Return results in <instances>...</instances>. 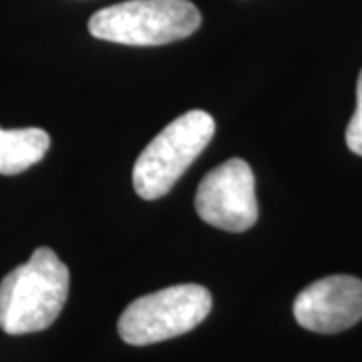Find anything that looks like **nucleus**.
<instances>
[{
  "label": "nucleus",
  "mask_w": 362,
  "mask_h": 362,
  "mask_svg": "<svg viewBox=\"0 0 362 362\" xmlns=\"http://www.w3.org/2000/svg\"><path fill=\"white\" fill-rule=\"evenodd\" d=\"M202 14L189 0H129L95 13L89 30L95 39L127 47H159L192 37Z\"/></svg>",
  "instance_id": "2"
},
{
  "label": "nucleus",
  "mask_w": 362,
  "mask_h": 362,
  "mask_svg": "<svg viewBox=\"0 0 362 362\" xmlns=\"http://www.w3.org/2000/svg\"><path fill=\"white\" fill-rule=\"evenodd\" d=\"M216 121L206 111H187L149 143L133 168V187L143 199H159L207 147Z\"/></svg>",
  "instance_id": "3"
},
{
  "label": "nucleus",
  "mask_w": 362,
  "mask_h": 362,
  "mask_svg": "<svg viewBox=\"0 0 362 362\" xmlns=\"http://www.w3.org/2000/svg\"><path fill=\"white\" fill-rule=\"evenodd\" d=\"M346 145L352 153L362 157V71L356 85V109L346 127Z\"/></svg>",
  "instance_id": "8"
},
{
  "label": "nucleus",
  "mask_w": 362,
  "mask_h": 362,
  "mask_svg": "<svg viewBox=\"0 0 362 362\" xmlns=\"http://www.w3.org/2000/svg\"><path fill=\"white\" fill-rule=\"evenodd\" d=\"M211 294L199 284H180L137 298L119 318V337L131 346H147L181 337L204 322Z\"/></svg>",
  "instance_id": "4"
},
{
  "label": "nucleus",
  "mask_w": 362,
  "mask_h": 362,
  "mask_svg": "<svg viewBox=\"0 0 362 362\" xmlns=\"http://www.w3.org/2000/svg\"><path fill=\"white\" fill-rule=\"evenodd\" d=\"M199 218L226 232H246L258 221L254 171L244 159H230L211 169L195 192Z\"/></svg>",
  "instance_id": "5"
},
{
  "label": "nucleus",
  "mask_w": 362,
  "mask_h": 362,
  "mask_svg": "<svg viewBox=\"0 0 362 362\" xmlns=\"http://www.w3.org/2000/svg\"><path fill=\"white\" fill-rule=\"evenodd\" d=\"M69 284V268L51 247H39L0 282V328L6 334L47 330L65 306Z\"/></svg>",
  "instance_id": "1"
},
{
  "label": "nucleus",
  "mask_w": 362,
  "mask_h": 362,
  "mask_svg": "<svg viewBox=\"0 0 362 362\" xmlns=\"http://www.w3.org/2000/svg\"><path fill=\"white\" fill-rule=\"evenodd\" d=\"M51 147L49 133L37 127L0 129V173H23L47 156Z\"/></svg>",
  "instance_id": "7"
},
{
  "label": "nucleus",
  "mask_w": 362,
  "mask_h": 362,
  "mask_svg": "<svg viewBox=\"0 0 362 362\" xmlns=\"http://www.w3.org/2000/svg\"><path fill=\"white\" fill-rule=\"evenodd\" d=\"M296 322L318 334H337L362 320V280L328 276L312 282L294 300Z\"/></svg>",
  "instance_id": "6"
}]
</instances>
